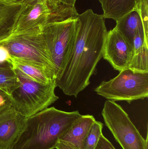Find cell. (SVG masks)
<instances>
[{
    "label": "cell",
    "instance_id": "1",
    "mask_svg": "<svg viewBox=\"0 0 148 149\" xmlns=\"http://www.w3.org/2000/svg\"><path fill=\"white\" fill-rule=\"evenodd\" d=\"M78 26L68 59L56 79V86L68 96L77 97L90 84L103 58L108 31L103 15L88 9L77 16Z\"/></svg>",
    "mask_w": 148,
    "mask_h": 149
},
{
    "label": "cell",
    "instance_id": "2",
    "mask_svg": "<svg viewBox=\"0 0 148 149\" xmlns=\"http://www.w3.org/2000/svg\"><path fill=\"white\" fill-rule=\"evenodd\" d=\"M78 111L47 108L26 118L23 130L11 149H54L61 136L81 116Z\"/></svg>",
    "mask_w": 148,
    "mask_h": 149
},
{
    "label": "cell",
    "instance_id": "3",
    "mask_svg": "<svg viewBox=\"0 0 148 149\" xmlns=\"http://www.w3.org/2000/svg\"><path fill=\"white\" fill-rule=\"evenodd\" d=\"M44 26L7 31L0 37V45L12 56L39 67L56 79L55 69L43 36Z\"/></svg>",
    "mask_w": 148,
    "mask_h": 149
},
{
    "label": "cell",
    "instance_id": "4",
    "mask_svg": "<svg viewBox=\"0 0 148 149\" xmlns=\"http://www.w3.org/2000/svg\"><path fill=\"white\" fill-rule=\"evenodd\" d=\"M19 85L10 95L12 107L26 118L48 107L59 99L55 93L56 80L48 84L38 83L15 70Z\"/></svg>",
    "mask_w": 148,
    "mask_h": 149
},
{
    "label": "cell",
    "instance_id": "5",
    "mask_svg": "<svg viewBox=\"0 0 148 149\" xmlns=\"http://www.w3.org/2000/svg\"><path fill=\"white\" fill-rule=\"evenodd\" d=\"M94 91L108 100L124 101L130 104L134 101L147 98L148 73L127 68L112 79L103 81Z\"/></svg>",
    "mask_w": 148,
    "mask_h": 149
},
{
    "label": "cell",
    "instance_id": "6",
    "mask_svg": "<svg viewBox=\"0 0 148 149\" xmlns=\"http://www.w3.org/2000/svg\"><path fill=\"white\" fill-rule=\"evenodd\" d=\"M102 115L106 126L123 149H148V133L145 140L120 105L107 100Z\"/></svg>",
    "mask_w": 148,
    "mask_h": 149
},
{
    "label": "cell",
    "instance_id": "7",
    "mask_svg": "<svg viewBox=\"0 0 148 149\" xmlns=\"http://www.w3.org/2000/svg\"><path fill=\"white\" fill-rule=\"evenodd\" d=\"M78 26L76 17L48 23L43 28V36L55 69L56 77L62 70L71 53Z\"/></svg>",
    "mask_w": 148,
    "mask_h": 149
},
{
    "label": "cell",
    "instance_id": "8",
    "mask_svg": "<svg viewBox=\"0 0 148 149\" xmlns=\"http://www.w3.org/2000/svg\"><path fill=\"white\" fill-rule=\"evenodd\" d=\"M50 10L46 0H36L21 5L12 18L8 31H21L47 23Z\"/></svg>",
    "mask_w": 148,
    "mask_h": 149
},
{
    "label": "cell",
    "instance_id": "9",
    "mask_svg": "<svg viewBox=\"0 0 148 149\" xmlns=\"http://www.w3.org/2000/svg\"><path fill=\"white\" fill-rule=\"evenodd\" d=\"M132 45L115 27L108 32L103 58L119 72L128 68L133 57Z\"/></svg>",
    "mask_w": 148,
    "mask_h": 149
},
{
    "label": "cell",
    "instance_id": "10",
    "mask_svg": "<svg viewBox=\"0 0 148 149\" xmlns=\"http://www.w3.org/2000/svg\"><path fill=\"white\" fill-rule=\"evenodd\" d=\"M26 121L11 104L0 107V149H11L24 129Z\"/></svg>",
    "mask_w": 148,
    "mask_h": 149
},
{
    "label": "cell",
    "instance_id": "11",
    "mask_svg": "<svg viewBox=\"0 0 148 149\" xmlns=\"http://www.w3.org/2000/svg\"><path fill=\"white\" fill-rule=\"evenodd\" d=\"M96 120L93 116L82 115L59 139V141L67 143L76 149L82 146L93 123Z\"/></svg>",
    "mask_w": 148,
    "mask_h": 149
},
{
    "label": "cell",
    "instance_id": "12",
    "mask_svg": "<svg viewBox=\"0 0 148 149\" xmlns=\"http://www.w3.org/2000/svg\"><path fill=\"white\" fill-rule=\"evenodd\" d=\"M105 19L117 22L133 10H136L140 0H99Z\"/></svg>",
    "mask_w": 148,
    "mask_h": 149
},
{
    "label": "cell",
    "instance_id": "13",
    "mask_svg": "<svg viewBox=\"0 0 148 149\" xmlns=\"http://www.w3.org/2000/svg\"><path fill=\"white\" fill-rule=\"evenodd\" d=\"M116 28L132 46L133 39L136 31L140 29H144L142 21L136 10L129 12L116 22Z\"/></svg>",
    "mask_w": 148,
    "mask_h": 149
},
{
    "label": "cell",
    "instance_id": "14",
    "mask_svg": "<svg viewBox=\"0 0 148 149\" xmlns=\"http://www.w3.org/2000/svg\"><path fill=\"white\" fill-rule=\"evenodd\" d=\"M10 65L27 77L38 83L46 84L56 80L49 74L39 67L12 56Z\"/></svg>",
    "mask_w": 148,
    "mask_h": 149
},
{
    "label": "cell",
    "instance_id": "15",
    "mask_svg": "<svg viewBox=\"0 0 148 149\" xmlns=\"http://www.w3.org/2000/svg\"><path fill=\"white\" fill-rule=\"evenodd\" d=\"M19 85L15 70L9 64L0 66V89L9 96Z\"/></svg>",
    "mask_w": 148,
    "mask_h": 149
},
{
    "label": "cell",
    "instance_id": "16",
    "mask_svg": "<svg viewBox=\"0 0 148 149\" xmlns=\"http://www.w3.org/2000/svg\"><path fill=\"white\" fill-rule=\"evenodd\" d=\"M128 68L136 72L148 73V45L133 55Z\"/></svg>",
    "mask_w": 148,
    "mask_h": 149
},
{
    "label": "cell",
    "instance_id": "17",
    "mask_svg": "<svg viewBox=\"0 0 148 149\" xmlns=\"http://www.w3.org/2000/svg\"><path fill=\"white\" fill-rule=\"evenodd\" d=\"M103 124L96 120L85 138L81 149H95L101 135L103 134Z\"/></svg>",
    "mask_w": 148,
    "mask_h": 149
},
{
    "label": "cell",
    "instance_id": "18",
    "mask_svg": "<svg viewBox=\"0 0 148 149\" xmlns=\"http://www.w3.org/2000/svg\"><path fill=\"white\" fill-rule=\"evenodd\" d=\"M136 10L139 12L145 32L148 34V0H140Z\"/></svg>",
    "mask_w": 148,
    "mask_h": 149
},
{
    "label": "cell",
    "instance_id": "19",
    "mask_svg": "<svg viewBox=\"0 0 148 149\" xmlns=\"http://www.w3.org/2000/svg\"><path fill=\"white\" fill-rule=\"evenodd\" d=\"M11 57L8 49L3 45H0V65H10Z\"/></svg>",
    "mask_w": 148,
    "mask_h": 149
},
{
    "label": "cell",
    "instance_id": "20",
    "mask_svg": "<svg viewBox=\"0 0 148 149\" xmlns=\"http://www.w3.org/2000/svg\"><path fill=\"white\" fill-rule=\"evenodd\" d=\"M95 149H116L111 143L102 134Z\"/></svg>",
    "mask_w": 148,
    "mask_h": 149
},
{
    "label": "cell",
    "instance_id": "21",
    "mask_svg": "<svg viewBox=\"0 0 148 149\" xmlns=\"http://www.w3.org/2000/svg\"><path fill=\"white\" fill-rule=\"evenodd\" d=\"M9 104L11 102L8 95L0 89V107Z\"/></svg>",
    "mask_w": 148,
    "mask_h": 149
},
{
    "label": "cell",
    "instance_id": "22",
    "mask_svg": "<svg viewBox=\"0 0 148 149\" xmlns=\"http://www.w3.org/2000/svg\"><path fill=\"white\" fill-rule=\"evenodd\" d=\"M56 149H76L72 145L67 143L59 141L58 144L56 145Z\"/></svg>",
    "mask_w": 148,
    "mask_h": 149
},
{
    "label": "cell",
    "instance_id": "23",
    "mask_svg": "<svg viewBox=\"0 0 148 149\" xmlns=\"http://www.w3.org/2000/svg\"><path fill=\"white\" fill-rule=\"evenodd\" d=\"M0 2L6 5H17V4H23V3L22 1L15 2L10 0H0Z\"/></svg>",
    "mask_w": 148,
    "mask_h": 149
},
{
    "label": "cell",
    "instance_id": "24",
    "mask_svg": "<svg viewBox=\"0 0 148 149\" xmlns=\"http://www.w3.org/2000/svg\"><path fill=\"white\" fill-rule=\"evenodd\" d=\"M76 1V0H67V2L70 9L74 13H77V12L75 7Z\"/></svg>",
    "mask_w": 148,
    "mask_h": 149
},
{
    "label": "cell",
    "instance_id": "25",
    "mask_svg": "<svg viewBox=\"0 0 148 149\" xmlns=\"http://www.w3.org/2000/svg\"><path fill=\"white\" fill-rule=\"evenodd\" d=\"M36 0H22V2L24 3H31Z\"/></svg>",
    "mask_w": 148,
    "mask_h": 149
},
{
    "label": "cell",
    "instance_id": "26",
    "mask_svg": "<svg viewBox=\"0 0 148 149\" xmlns=\"http://www.w3.org/2000/svg\"><path fill=\"white\" fill-rule=\"evenodd\" d=\"M10 1H14L15 2L22 1V0H10Z\"/></svg>",
    "mask_w": 148,
    "mask_h": 149
}]
</instances>
